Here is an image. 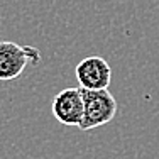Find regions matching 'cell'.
I'll return each instance as SVG.
<instances>
[{
  "instance_id": "6da1fadb",
  "label": "cell",
  "mask_w": 159,
  "mask_h": 159,
  "mask_svg": "<svg viewBox=\"0 0 159 159\" xmlns=\"http://www.w3.org/2000/svg\"><path fill=\"white\" fill-rule=\"evenodd\" d=\"M83 93V103H85V113L80 129L81 130H92V129L102 127L108 124L117 115V100L108 90H85Z\"/></svg>"
},
{
  "instance_id": "277c9868",
  "label": "cell",
  "mask_w": 159,
  "mask_h": 159,
  "mask_svg": "<svg viewBox=\"0 0 159 159\" xmlns=\"http://www.w3.org/2000/svg\"><path fill=\"white\" fill-rule=\"evenodd\" d=\"M75 75L80 88L85 90H108L112 83V68L102 56L81 59L75 68Z\"/></svg>"
},
{
  "instance_id": "7a4b0ae2",
  "label": "cell",
  "mask_w": 159,
  "mask_h": 159,
  "mask_svg": "<svg viewBox=\"0 0 159 159\" xmlns=\"http://www.w3.org/2000/svg\"><path fill=\"white\" fill-rule=\"evenodd\" d=\"M41 52L32 46H19L12 41H0V81H10L24 73L25 66L39 64Z\"/></svg>"
},
{
  "instance_id": "3957f363",
  "label": "cell",
  "mask_w": 159,
  "mask_h": 159,
  "mask_svg": "<svg viewBox=\"0 0 159 159\" xmlns=\"http://www.w3.org/2000/svg\"><path fill=\"white\" fill-rule=\"evenodd\" d=\"M51 110L54 119L63 125L80 127L83 122L85 103L81 88H64L52 98Z\"/></svg>"
}]
</instances>
